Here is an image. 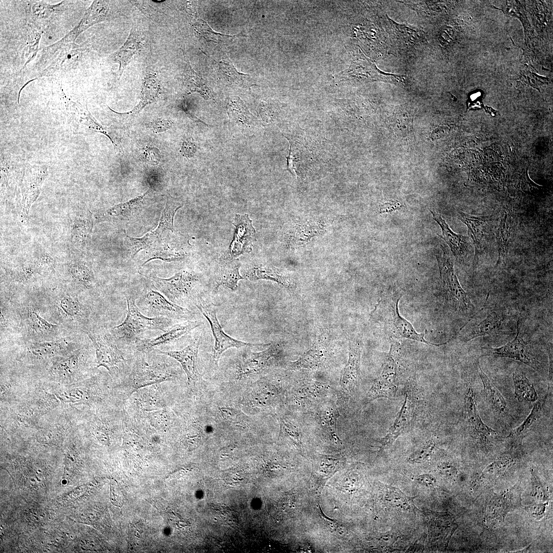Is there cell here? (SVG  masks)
<instances>
[{"label":"cell","instance_id":"7bdbcfd3","mask_svg":"<svg viewBox=\"0 0 553 553\" xmlns=\"http://www.w3.org/2000/svg\"><path fill=\"white\" fill-rule=\"evenodd\" d=\"M58 307L60 313L69 319L80 318L84 315L83 309L80 302L68 294L62 295L58 299Z\"/></svg>","mask_w":553,"mask_h":553},{"label":"cell","instance_id":"3957f363","mask_svg":"<svg viewBox=\"0 0 553 553\" xmlns=\"http://www.w3.org/2000/svg\"><path fill=\"white\" fill-rule=\"evenodd\" d=\"M390 347L381 370L367 393L364 403L380 398L394 397L400 379L406 372L403 349L398 340H391Z\"/></svg>","mask_w":553,"mask_h":553},{"label":"cell","instance_id":"d4e9b609","mask_svg":"<svg viewBox=\"0 0 553 553\" xmlns=\"http://www.w3.org/2000/svg\"><path fill=\"white\" fill-rule=\"evenodd\" d=\"M245 278L250 281L268 280L287 288L294 286L293 280L281 270L267 263H253L244 271Z\"/></svg>","mask_w":553,"mask_h":553},{"label":"cell","instance_id":"836d02e7","mask_svg":"<svg viewBox=\"0 0 553 553\" xmlns=\"http://www.w3.org/2000/svg\"><path fill=\"white\" fill-rule=\"evenodd\" d=\"M69 338H61L52 341L29 342V352L38 358H45L67 352L72 346Z\"/></svg>","mask_w":553,"mask_h":553},{"label":"cell","instance_id":"5b68a950","mask_svg":"<svg viewBox=\"0 0 553 553\" xmlns=\"http://www.w3.org/2000/svg\"><path fill=\"white\" fill-rule=\"evenodd\" d=\"M136 303L139 310L148 317H165L182 321L194 317L190 310L172 302L156 289L145 291L136 299Z\"/></svg>","mask_w":553,"mask_h":553},{"label":"cell","instance_id":"52a82bcc","mask_svg":"<svg viewBox=\"0 0 553 553\" xmlns=\"http://www.w3.org/2000/svg\"><path fill=\"white\" fill-rule=\"evenodd\" d=\"M440 247L441 251L436 257L442 287L448 298L460 311H468L473 307L472 303L459 283L446 247L442 245Z\"/></svg>","mask_w":553,"mask_h":553},{"label":"cell","instance_id":"277c9868","mask_svg":"<svg viewBox=\"0 0 553 553\" xmlns=\"http://www.w3.org/2000/svg\"><path fill=\"white\" fill-rule=\"evenodd\" d=\"M193 302L209 323L215 343L212 351V361L217 368L220 358L224 352L229 348H242L261 346L237 340L226 334L220 325L217 316L218 306L208 299L196 296Z\"/></svg>","mask_w":553,"mask_h":553},{"label":"cell","instance_id":"db71d44e","mask_svg":"<svg viewBox=\"0 0 553 553\" xmlns=\"http://www.w3.org/2000/svg\"><path fill=\"white\" fill-rule=\"evenodd\" d=\"M532 492L531 496L538 502H543L548 499L547 493L540 478L534 472H531Z\"/></svg>","mask_w":553,"mask_h":553},{"label":"cell","instance_id":"d6a6232c","mask_svg":"<svg viewBox=\"0 0 553 553\" xmlns=\"http://www.w3.org/2000/svg\"><path fill=\"white\" fill-rule=\"evenodd\" d=\"M514 496L512 493L505 492L493 496L486 508L485 519L487 523H495L496 521L504 520L505 515L513 507Z\"/></svg>","mask_w":553,"mask_h":553},{"label":"cell","instance_id":"6f0895ef","mask_svg":"<svg viewBox=\"0 0 553 553\" xmlns=\"http://www.w3.org/2000/svg\"><path fill=\"white\" fill-rule=\"evenodd\" d=\"M547 503L538 502L525 507L526 511L530 516L536 520H540L545 515Z\"/></svg>","mask_w":553,"mask_h":553},{"label":"cell","instance_id":"603a6c76","mask_svg":"<svg viewBox=\"0 0 553 553\" xmlns=\"http://www.w3.org/2000/svg\"><path fill=\"white\" fill-rule=\"evenodd\" d=\"M516 220L513 213L504 208L501 212L500 221L496 231L498 249L497 266L507 258L510 245L514 237Z\"/></svg>","mask_w":553,"mask_h":553},{"label":"cell","instance_id":"11a10c76","mask_svg":"<svg viewBox=\"0 0 553 553\" xmlns=\"http://www.w3.org/2000/svg\"><path fill=\"white\" fill-rule=\"evenodd\" d=\"M434 447L435 443L433 442H428L426 445L410 456L409 461L413 463L423 462L430 456Z\"/></svg>","mask_w":553,"mask_h":553},{"label":"cell","instance_id":"7402d4cb","mask_svg":"<svg viewBox=\"0 0 553 553\" xmlns=\"http://www.w3.org/2000/svg\"><path fill=\"white\" fill-rule=\"evenodd\" d=\"M433 219L441 229L442 235H439L450 247L456 259L461 262H465L471 251V244L468 237L455 233L442 218L441 215L431 210Z\"/></svg>","mask_w":553,"mask_h":553},{"label":"cell","instance_id":"ee69618b","mask_svg":"<svg viewBox=\"0 0 553 553\" xmlns=\"http://www.w3.org/2000/svg\"><path fill=\"white\" fill-rule=\"evenodd\" d=\"M228 105V115L237 122L242 125H249L254 121V116L239 97L231 99Z\"/></svg>","mask_w":553,"mask_h":553},{"label":"cell","instance_id":"ffe728a7","mask_svg":"<svg viewBox=\"0 0 553 553\" xmlns=\"http://www.w3.org/2000/svg\"><path fill=\"white\" fill-rule=\"evenodd\" d=\"M328 223L320 218L310 219L294 223L288 233L290 246H303L320 236L325 231Z\"/></svg>","mask_w":553,"mask_h":553},{"label":"cell","instance_id":"9a60e30c","mask_svg":"<svg viewBox=\"0 0 553 553\" xmlns=\"http://www.w3.org/2000/svg\"><path fill=\"white\" fill-rule=\"evenodd\" d=\"M200 338H195L189 345L182 349L175 351H155L173 358L178 361L185 372L187 379V384L190 389L194 388L200 380L199 371L198 352Z\"/></svg>","mask_w":553,"mask_h":553},{"label":"cell","instance_id":"30bf717a","mask_svg":"<svg viewBox=\"0 0 553 553\" xmlns=\"http://www.w3.org/2000/svg\"><path fill=\"white\" fill-rule=\"evenodd\" d=\"M85 332L95 349L97 367H104L112 373L119 371L125 358L109 330H87Z\"/></svg>","mask_w":553,"mask_h":553},{"label":"cell","instance_id":"e575fe53","mask_svg":"<svg viewBox=\"0 0 553 553\" xmlns=\"http://www.w3.org/2000/svg\"><path fill=\"white\" fill-rule=\"evenodd\" d=\"M478 372L483 384L485 396L490 405L499 414L503 416L507 415L509 410L504 397L482 370L478 362Z\"/></svg>","mask_w":553,"mask_h":553},{"label":"cell","instance_id":"83f0119b","mask_svg":"<svg viewBox=\"0 0 553 553\" xmlns=\"http://www.w3.org/2000/svg\"><path fill=\"white\" fill-rule=\"evenodd\" d=\"M465 409L470 423L474 431L478 435L486 438L496 434V431L485 424L480 417L477 408L474 392L470 385L467 386L465 396Z\"/></svg>","mask_w":553,"mask_h":553},{"label":"cell","instance_id":"7a4b0ae2","mask_svg":"<svg viewBox=\"0 0 553 553\" xmlns=\"http://www.w3.org/2000/svg\"><path fill=\"white\" fill-rule=\"evenodd\" d=\"M127 311L124 320L119 325L110 329L109 332L116 341L126 344L135 345L143 339L142 335L148 331H166L173 325V320L165 317H148L138 309L135 296L125 293Z\"/></svg>","mask_w":553,"mask_h":553},{"label":"cell","instance_id":"484cf974","mask_svg":"<svg viewBox=\"0 0 553 553\" xmlns=\"http://www.w3.org/2000/svg\"><path fill=\"white\" fill-rule=\"evenodd\" d=\"M240 263L235 259L225 258L219 264L214 275L216 288L225 286L232 290L238 287L239 280L244 279L239 273Z\"/></svg>","mask_w":553,"mask_h":553},{"label":"cell","instance_id":"44dd1931","mask_svg":"<svg viewBox=\"0 0 553 553\" xmlns=\"http://www.w3.org/2000/svg\"><path fill=\"white\" fill-rule=\"evenodd\" d=\"M150 356L143 355L137 359L133 370L134 376L139 380H163L172 378L176 370L164 362L150 358Z\"/></svg>","mask_w":553,"mask_h":553},{"label":"cell","instance_id":"8fae6325","mask_svg":"<svg viewBox=\"0 0 553 553\" xmlns=\"http://www.w3.org/2000/svg\"><path fill=\"white\" fill-rule=\"evenodd\" d=\"M282 350L279 343L273 344L260 352L244 350L235 364L237 377L241 379L261 373L279 359Z\"/></svg>","mask_w":553,"mask_h":553},{"label":"cell","instance_id":"cb8c5ba5","mask_svg":"<svg viewBox=\"0 0 553 553\" xmlns=\"http://www.w3.org/2000/svg\"><path fill=\"white\" fill-rule=\"evenodd\" d=\"M107 1H95L86 11L80 23L60 41H73L80 33L92 25L104 21L109 16L110 8Z\"/></svg>","mask_w":553,"mask_h":553},{"label":"cell","instance_id":"5bb4252c","mask_svg":"<svg viewBox=\"0 0 553 553\" xmlns=\"http://www.w3.org/2000/svg\"><path fill=\"white\" fill-rule=\"evenodd\" d=\"M416 405L414 392L411 388L408 387L402 406L394 423L380 441V450L390 445L399 435L411 428L415 418Z\"/></svg>","mask_w":553,"mask_h":553},{"label":"cell","instance_id":"bcb514c9","mask_svg":"<svg viewBox=\"0 0 553 553\" xmlns=\"http://www.w3.org/2000/svg\"><path fill=\"white\" fill-rule=\"evenodd\" d=\"M547 398L546 395L543 398L536 401L528 416L519 427L511 433L509 436L517 437L525 434L527 431L539 418Z\"/></svg>","mask_w":553,"mask_h":553},{"label":"cell","instance_id":"74e56055","mask_svg":"<svg viewBox=\"0 0 553 553\" xmlns=\"http://www.w3.org/2000/svg\"><path fill=\"white\" fill-rule=\"evenodd\" d=\"M27 324L32 333L40 337H46L55 334L58 326L49 323L42 317L34 309H29L26 315Z\"/></svg>","mask_w":553,"mask_h":553},{"label":"cell","instance_id":"e7e4bbea","mask_svg":"<svg viewBox=\"0 0 553 553\" xmlns=\"http://www.w3.org/2000/svg\"><path fill=\"white\" fill-rule=\"evenodd\" d=\"M416 480L420 484L429 487L434 486L436 484L435 478L429 474L420 475L416 478Z\"/></svg>","mask_w":553,"mask_h":553},{"label":"cell","instance_id":"e0dca14e","mask_svg":"<svg viewBox=\"0 0 553 553\" xmlns=\"http://www.w3.org/2000/svg\"><path fill=\"white\" fill-rule=\"evenodd\" d=\"M233 224L236 227L235 233L229 247L228 257L226 258L235 259L244 253L250 252L256 240V231L247 214L236 215Z\"/></svg>","mask_w":553,"mask_h":553},{"label":"cell","instance_id":"6da1fadb","mask_svg":"<svg viewBox=\"0 0 553 553\" xmlns=\"http://www.w3.org/2000/svg\"><path fill=\"white\" fill-rule=\"evenodd\" d=\"M401 295L390 294L382 296L371 314L370 319L378 325L385 336L391 340L409 339L431 346H439L425 338L426 332H417L411 323L399 313V302Z\"/></svg>","mask_w":553,"mask_h":553},{"label":"cell","instance_id":"ab89813d","mask_svg":"<svg viewBox=\"0 0 553 553\" xmlns=\"http://www.w3.org/2000/svg\"><path fill=\"white\" fill-rule=\"evenodd\" d=\"M183 203L178 199L169 196L163 210L158 225L152 232L160 238L163 231L174 229L173 220L176 211L182 206Z\"/></svg>","mask_w":553,"mask_h":553},{"label":"cell","instance_id":"f546056e","mask_svg":"<svg viewBox=\"0 0 553 553\" xmlns=\"http://www.w3.org/2000/svg\"><path fill=\"white\" fill-rule=\"evenodd\" d=\"M149 193L148 190L141 196L113 207L107 211L106 216L122 222L134 219L142 210L144 200Z\"/></svg>","mask_w":553,"mask_h":553},{"label":"cell","instance_id":"c3c4849f","mask_svg":"<svg viewBox=\"0 0 553 553\" xmlns=\"http://www.w3.org/2000/svg\"><path fill=\"white\" fill-rule=\"evenodd\" d=\"M73 276L87 288L93 287L94 275L92 269L84 264H75L71 268Z\"/></svg>","mask_w":553,"mask_h":553},{"label":"cell","instance_id":"2e32d148","mask_svg":"<svg viewBox=\"0 0 553 553\" xmlns=\"http://www.w3.org/2000/svg\"><path fill=\"white\" fill-rule=\"evenodd\" d=\"M349 358L340 378V385L347 395L358 387L360 381V357L363 349L361 336L349 339Z\"/></svg>","mask_w":553,"mask_h":553},{"label":"cell","instance_id":"816d5d0a","mask_svg":"<svg viewBox=\"0 0 553 553\" xmlns=\"http://www.w3.org/2000/svg\"><path fill=\"white\" fill-rule=\"evenodd\" d=\"M183 254L174 252L170 249L159 248L151 252L150 258L142 265L153 259H159L165 262H172L180 260L183 258Z\"/></svg>","mask_w":553,"mask_h":553},{"label":"cell","instance_id":"7c38bea8","mask_svg":"<svg viewBox=\"0 0 553 553\" xmlns=\"http://www.w3.org/2000/svg\"><path fill=\"white\" fill-rule=\"evenodd\" d=\"M458 219L467 228L475 248L474 263L487 250L493 233V220L490 216H476L458 210Z\"/></svg>","mask_w":553,"mask_h":553},{"label":"cell","instance_id":"d590c367","mask_svg":"<svg viewBox=\"0 0 553 553\" xmlns=\"http://www.w3.org/2000/svg\"><path fill=\"white\" fill-rule=\"evenodd\" d=\"M314 413L320 428L330 435L336 436V421L339 413L335 404L327 400L320 405Z\"/></svg>","mask_w":553,"mask_h":553},{"label":"cell","instance_id":"f5cc1de1","mask_svg":"<svg viewBox=\"0 0 553 553\" xmlns=\"http://www.w3.org/2000/svg\"><path fill=\"white\" fill-rule=\"evenodd\" d=\"M513 462L514 460L511 457L507 456H503L487 466L483 471V475L485 474H494L502 472L510 466Z\"/></svg>","mask_w":553,"mask_h":553},{"label":"cell","instance_id":"1f68e13d","mask_svg":"<svg viewBox=\"0 0 553 553\" xmlns=\"http://www.w3.org/2000/svg\"><path fill=\"white\" fill-rule=\"evenodd\" d=\"M502 314L495 310L490 312L487 316L477 325L470 329L463 337L465 341L489 335L498 332L504 323Z\"/></svg>","mask_w":553,"mask_h":553},{"label":"cell","instance_id":"91938a15","mask_svg":"<svg viewBox=\"0 0 553 553\" xmlns=\"http://www.w3.org/2000/svg\"><path fill=\"white\" fill-rule=\"evenodd\" d=\"M52 7L43 3H36L33 7V12L35 16L43 19L50 16L52 12Z\"/></svg>","mask_w":553,"mask_h":553},{"label":"cell","instance_id":"f35d334b","mask_svg":"<svg viewBox=\"0 0 553 553\" xmlns=\"http://www.w3.org/2000/svg\"><path fill=\"white\" fill-rule=\"evenodd\" d=\"M218 65L222 76L230 85L242 88L253 86L250 75L238 71L230 61L221 60Z\"/></svg>","mask_w":553,"mask_h":553},{"label":"cell","instance_id":"8992f818","mask_svg":"<svg viewBox=\"0 0 553 553\" xmlns=\"http://www.w3.org/2000/svg\"><path fill=\"white\" fill-rule=\"evenodd\" d=\"M332 388L327 384L309 379L297 382L289 390L287 398L291 406L302 412L314 411L328 400Z\"/></svg>","mask_w":553,"mask_h":553},{"label":"cell","instance_id":"681fc988","mask_svg":"<svg viewBox=\"0 0 553 553\" xmlns=\"http://www.w3.org/2000/svg\"><path fill=\"white\" fill-rule=\"evenodd\" d=\"M221 417L227 422L245 428L248 421L247 417L240 410L230 407H221L218 409Z\"/></svg>","mask_w":553,"mask_h":553},{"label":"cell","instance_id":"7dc6e473","mask_svg":"<svg viewBox=\"0 0 553 553\" xmlns=\"http://www.w3.org/2000/svg\"><path fill=\"white\" fill-rule=\"evenodd\" d=\"M385 500L390 506L402 511H410L413 507L412 498L407 497L399 489L388 487Z\"/></svg>","mask_w":553,"mask_h":553},{"label":"cell","instance_id":"9f6ffc18","mask_svg":"<svg viewBox=\"0 0 553 553\" xmlns=\"http://www.w3.org/2000/svg\"><path fill=\"white\" fill-rule=\"evenodd\" d=\"M143 156L145 160L152 165H158L161 160L160 152L155 147H145L143 149Z\"/></svg>","mask_w":553,"mask_h":553},{"label":"cell","instance_id":"be15d7a7","mask_svg":"<svg viewBox=\"0 0 553 553\" xmlns=\"http://www.w3.org/2000/svg\"><path fill=\"white\" fill-rule=\"evenodd\" d=\"M438 469L443 475L452 477L457 474V470L452 463L449 462L441 463L438 466Z\"/></svg>","mask_w":553,"mask_h":553},{"label":"cell","instance_id":"94428289","mask_svg":"<svg viewBox=\"0 0 553 553\" xmlns=\"http://www.w3.org/2000/svg\"><path fill=\"white\" fill-rule=\"evenodd\" d=\"M196 151V146L191 138L184 139L181 145V152L187 158L192 157Z\"/></svg>","mask_w":553,"mask_h":553},{"label":"cell","instance_id":"4316f807","mask_svg":"<svg viewBox=\"0 0 553 553\" xmlns=\"http://www.w3.org/2000/svg\"><path fill=\"white\" fill-rule=\"evenodd\" d=\"M161 87L157 75L147 74L143 79L139 101L131 111L121 115H135L139 113L146 105L157 100L161 93Z\"/></svg>","mask_w":553,"mask_h":553},{"label":"cell","instance_id":"8d00e7d4","mask_svg":"<svg viewBox=\"0 0 553 553\" xmlns=\"http://www.w3.org/2000/svg\"><path fill=\"white\" fill-rule=\"evenodd\" d=\"M184 56L186 62L183 82L185 90L189 94L198 93L206 100L212 99L213 96L206 82L194 70L184 53Z\"/></svg>","mask_w":553,"mask_h":553},{"label":"cell","instance_id":"d6986e66","mask_svg":"<svg viewBox=\"0 0 553 553\" xmlns=\"http://www.w3.org/2000/svg\"><path fill=\"white\" fill-rule=\"evenodd\" d=\"M248 394L247 401L251 407L267 409L276 406L282 400L284 391L274 383L260 380L254 384Z\"/></svg>","mask_w":553,"mask_h":553},{"label":"cell","instance_id":"4dcf8cb0","mask_svg":"<svg viewBox=\"0 0 553 553\" xmlns=\"http://www.w3.org/2000/svg\"><path fill=\"white\" fill-rule=\"evenodd\" d=\"M327 359L326 351L319 342H314L311 348L297 360L290 362L291 369L315 370L322 367Z\"/></svg>","mask_w":553,"mask_h":553},{"label":"cell","instance_id":"60d3db41","mask_svg":"<svg viewBox=\"0 0 553 553\" xmlns=\"http://www.w3.org/2000/svg\"><path fill=\"white\" fill-rule=\"evenodd\" d=\"M515 397L520 401L535 402L538 395L533 384L523 374L514 372L513 374Z\"/></svg>","mask_w":553,"mask_h":553},{"label":"cell","instance_id":"f6af8a7d","mask_svg":"<svg viewBox=\"0 0 553 553\" xmlns=\"http://www.w3.org/2000/svg\"><path fill=\"white\" fill-rule=\"evenodd\" d=\"M79 365V354L75 353L66 358L56 361L51 368L53 374L58 377H68L74 374Z\"/></svg>","mask_w":553,"mask_h":553},{"label":"cell","instance_id":"4fadbf2b","mask_svg":"<svg viewBox=\"0 0 553 553\" xmlns=\"http://www.w3.org/2000/svg\"><path fill=\"white\" fill-rule=\"evenodd\" d=\"M199 320H187L172 325L166 331L157 337L141 339L135 344L137 350L145 352L173 344L186 336L191 331L202 325Z\"/></svg>","mask_w":553,"mask_h":553},{"label":"cell","instance_id":"f1b7e54d","mask_svg":"<svg viewBox=\"0 0 553 553\" xmlns=\"http://www.w3.org/2000/svg\"><path fill=\"white\" fill-rule=\"evenodd\" d=\"M142 47V41L134 29L131 30L123 45L111 56L112 59L119 63V79L127 65Z\"/></svg>","mask_w":553,"mask_h":553},{"label":"cell","instance_id":"9c48e42d","mask_svg":"<svg viewBox=\"0 0 553 553\" xmlns=\"http://www.w3.org/2000/svg\"><path fill=\"white\" fill-rule=\"evenodd\" d=\"M339 80L350 82L382 81L399 86L405 84L403 75L386 73L380 70L368 58L364 56L353 61L349 68L339 74Z\"/></svg>","mask_w":553,"mask_h":553},{"label":"cell","instance_id":"680465c9","mask_svg":"<svg viewBox=\"0 0 553 553\" xmlns=\"http://www.w3.org/2000/svg\"><path fill=\"white\" fill-rule=\"evenodd\" d=\"M151 125L153 132L157 134L169 129L173 125V122L167 119L160 118L152 121Z\"/></svg>","mask_w":553,"mask_h":553},{"label":"cell","instance_id":"ba28073f","mask_svg":"<svg viewBox=\"0 0 553 553\" xmlns=\"http://www.w3.org/2000/svg\"><path fill=\"white\" fill-rule=\"evenodd\" d=\"M143 275L152 281L158 291L175 304L180 305L188 300L193 301L194 299L192 292L198 277L193 273L181 271L167 279Z\"/></svg>","mask_w":553,"mask_h":553},{"label":"cell","instance_id":"6125c7cd","mask_svg":"<svg viewBox=\"0 0 553 553\" xmlns=\"http://www.w3.org/2000/svg\"><path fill=\"white\" fill-rule=\"evenodd\" d=\"M401 204L397 201H390L380 204L378 210V214L391 213L399 209Z\"/></svg>","mask_w":553,"mask_h":553},{"label":"cell","instance_id":"f907efd6","mask_svg":"<svg viewBox=\"0 0 553 553\" xmlns=\"http://www.w3.org/2000/svg\"><path fill=\"white\" fill-rule=\"evenodd\" d=\"M389 20L391 22V26L399 33L400 37L403 38V39L411 41L412 43L423 41L424 35L423 32L420 31L419 29L411 26L397 24L390 19Z\"/></svg>","mask_w":553,"mask_h":553},{"label":"cell","instance_id":"ac0fdd59","mask_svg":"<svg viewBox=\"0 0 553 553\" xmlns=\"http://www.w3.org/2000/svg\"><path fill=\"white\" fill-rule=\"evenodd\" d=\"M519 321L517 323V334L512 341L498 348H489L490 352L494 355L512 358L523 363L537 369L539 363L532 351L530 345L520 335Z\"/></svg>","mask_w":553,"mask_h":553},{"label":"cell","instance_id":"b9f144b4","mask_svg":"<svg viewBox=\"0 0 553 553\" xmlns=\"http://www.w3.org/2000/svg\"><path fill=\"white\" fill-rule=\"evenodd\" d=\"M190 15L191 22L198 34L208 41L215 42H227L232 40L238 35H228L222 34L212 30L209 25L201 18L198 17L190 11L187 12Z\"/></svg>","mask_w":553,"mask_h":553}]
</instances>
